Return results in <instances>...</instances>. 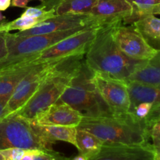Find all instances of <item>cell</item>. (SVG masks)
I'll use <instances>...</instances> for the list:
<instances>
[{"label": "cell", "mask_w": 160, "mask_h": 160, "mask_svg": "<svg viewBox=\"0 0 160 160\" xmlns=\"http://www.w3.org/2000/svg\"><path fill=\"white\" fill-rule=\"evenodd\" d=\"M70 159H71V160H88V159H86L84 156H83L82 155H81V154H79L78 156H74V157H73V158H70Z\"/></svg>", "instance_id": "cell-34"}, {"label": "cell", "mask_w": 160, "mask_h": 160, "mask_svg": "<svg viewBox=\"0 0 160 160\" xmlns=\"http://www.w3.org/2000/svg\"><path fill=\"white\" fill-rule=\"evenodd\" d=\"M56 12L54 9H49L45 3L42 2V4L36 7H28L21 14V17H31L36 19L41 22L55 17Z\"/></svg>", "instance_id": "cell-24"}, {"label": "cell", "mask_w": 160, "mask_h": 160, "mask_svg": "<svg viewBox=\"0 0 160 160\" xmlns=\"http://www.w3.org/2000/svg\"><path fill=\"white\" fill-rule=\"evenodd\" d=\"M88 160H156L151 143L139 145H106Z\"/></svg>", "instance_id": "cell-13"}, {"label": "cell", "mask_w": 160, "mask_h": 160, "mask_svg": "<svg viewBox=\"0 0 160 160\" xmlns=\"http://www.w3.org/2000/svg\"><path fill=\"white\" fill-rule=\"evenodd\" d=\"M152 107L153 105L151 103L142 102L137 105L131 112L134 114L139 120H145Z\"/></svg>", "instance_id": "cell-28"}, {"label": "cell", "mask_w": 160, "mask_h": 160, "mask_svg": "<svg viewBox=\"0 0 160 160\" xmlns=\"http://www.w3.org/2000/svg\"><path fill=\"white\" fill-rule=\"evenodd\" d=\"M5 20H6V17H5L4 15H2V13L1 11H0V23L4 21Z\"/></svg>", "instance_id": "cell-36"}, {"label": "cell", "mask_w": 160, "mask_h": 160, "mask_svg": "<svg viewBox=\"0 0 160 160\" xmlns=\"http://www.w3.org/2000/svg\"><path fill=\"white\" fill-rule=\"evenodd\" d=\"M113 35L120 51L134 60H148L157 52L147 43L134 24L117 23Z\"/></svg>", "instance_id": "cell-10"}, {"label": "cell", "mask_w": 160, "mask_h": 160, "mask_svg": "<svg viewBox=\"0 0 160 160\" xmlns=\"http://www.w3.org/2000/svg\"><path fill=\"white\" fill-rule=\"evenodd\" d=\"M149 140L155 153L156 160H160V119L148 123Z\"/></svg>", "instance_id": "cell-25"}, {"label": "cell", "mask_w": 160, "mask_h": 160, "mask_svg": "<svg viewBox=\"0 0 160 160\" xmlns=\"http://www.w3.org/2000/svg\"><path fill=\"white\" fill-rule=\"evenodd\" d=\"M131 8V15L124 21L123 24H133L140 19L147 16L159 15L160 12V0H127Z\"/></svg>", "instance_id": "cell-21"}, {"label": "cell", "mask_w": 160, "mask_h": 160, "mask_svg": "<svg viewBox=\"0 0 160 160\" xmlns=\"http://www.w3.org/2000/svg\"><path fill=\"white\" fill-rule=\"evenodd\" d=\"M31 0H11V6L19 8H26Z\"/></svg>", "instance_id": "cell-32"}, {"label": "cell", "mask_w": 160, "mask_h": 160, "mask_svg": "<svg viewBox=\"0 0 160 160\" xmlns=\"http://www.w3.org/2000/svg\"><path fill=\"white\" fill-rule=\"evenodd\" d=\"M128 81L160 86V51H157L153 57L138 67Z\"/></svg>", "instance_id": "cell-17"}, {"label": "cell", "mask_w": 160, "mask_h": 160, "mask_svg": "<svg viewBox=\"0 0 160 160\" xmlns=\"http://www.w3.org/2000/svg\"><path fill=\"white\" fill-rule=\"evenodd\" d=\"M92 81L112 113L129 112L131 99L126 81L99 72H94Z\"/></svg>", "instance_id": "cell-8"}, {"label": "cell", "mask_w": 160, "mask_h": 160, "mask_svg": "<svg viewBox=\"0 0 160 160\" xmlns=\"http://www.w3.org/2000/svg\"><path fill=\"white\" fill-rule=\"evenodd\" d=\"M82 120L81 114L67 103L57 101L33 120V123L43 126L78 127Z\"/></svg>", "instance_id": "cell-14"}, {"label": "cell", "mask_w": 160, "mask_h": 160, "mask_svg": "<svg viewBox=\"0 0 160 160\" xmlns=\"http://www.w3.org/2000/svg\"><path fill=\"white\" fill-rule=\"evenodd\" d=\"M159 15H160V12H159Z\"/></svg>", "instance_id": "cell-37"}, {"label": "cell", "mask_w": 160, "mask_h": 160, "mask_svg": "<svg viewBox=\"0 0 160 160\" xmlns=\"http://www.w3.org/2000/svg\"><path fill=\"white\" fill-rule=\"evenodd\" d=\"M98 26H90L66 38L39 53L34 62H55L66 58L85 55L96 34Z\"/></svg>", "instance_id": "cell-7"}, {"label": "cell", "mask_w": 160, "mask_h": 160, "mask_svg": "<svg viewBox=\"0 0 160 160\" xmlns=\"http://www.w3.org/2000/svg\"><path fill=\"white\" fill-rule=\"evenodd\" d=\"M56 160H71L70 158H67L66 156H63L62 154L58 152L57 156H56Z\"/></svg>", "instance_id": "cell-35"}, {"label": "cell", "mask_w": 160, "mask_h": 160, "mask_svg": "<svg viewBox=\"0 0 160 160\" xmlns=\"http://www.w3.org/2000/svg\"><path fill=\"white\" fill-rule=\"evenodd\" d=\"M27 149L9 148L0 150V160H21Z\"/></svg>", "instance_id": "cell-27"}, {"label": "cell", "mask_w": 160, "mask_h": 160, "mask_svg": "<svg viewBox=\"0 0 160 160\" xmlns=\"http://www.w3.org/2000/svg\"><path fill=\"white\" fill-rule=\"evenodd\" d=\"M8 50L6 45V33L0 32V61L7 57Z\"/></svg>", "instance_id": "cell-30"}, {"label": "cell", "mask_w": 160, "mask_h": 160, "mask_svg": "<svg viewBox=\"0 0 160 160\" xmlns=\"http://www.w3.org/2000/svg\"><path fill=\"white\" fill-rule=\"evenodd\" d=\"M11 6V0H0V11H5Z\"/></svg>", "instance_id": "cell-33"}, {"label": "cell", "mask_w": 160, "mask_h": 160, "mask_svg": "<svg viewBox=\"0 0 160 160\" xmlns=\"http://www.w3.org/2000/svg\"><path fill=\"white\" fill-rule=\"evenodd\" d=\"M115 24L98 27L86 52L84 60L94 72L127 81L147 60H134L120 51L113 35Z\"/></svg>", "instance_id": "cell-1"}, {"label": "cell", "mask_w": 160, "mask_h": 160, "mask_svg": "<svg viewBox=\"0 0 160 160\" xmlns=\"http://www.w3.org/2000/svg\"><path fill=\"white\" fill-rule=\"evenodd\" d=\"M78 128L89 131L106 145H139L149 143L148 125L131 112L109 117H82Z\"/></svg>", "instance_id": "cell-2"}, {"label": "cell", "mask_w": 160, "mask_h": 160, "mask_svg": "<svg viewBox=\"0 0 160 160\" xmlns=\"http://www.w3.org/2000/svg\"><path fill=\"white\" fill-rule=\"evenodd\" d=\"M96 26L92 23L89 15L81 14H62L56 15L38 23L31 29L15 33L19 36H31L47 34L58 31L70 30L84 26Z\"/></svg>", "instance_id": "cell-12"}, {"label": "cell", "mask_w": 160, "mask_h": 160, "mask_svg": "<svg viewBox=\"0 0 160 160\" xmlns=\"http://www.w3.org/2000/svg\"><path fill=\"white\" fill-rule=\"evenodd\" d=\"M76 143L79 154L88 159L95 156L103 145L102 142L96 136L78 127H77Z\"/></svg>", "instance_id": "cell-20"}, {"label": "cell", "mask_w": 160, "mask_h": 160, "mask_svg": "<svg viewBox=\"0 0 160 160\" xmlns=\"http://www.w3.org/2000/svg\"><path fill=\"white\" fill-rule=\"evenodd\" d=\"M40 23V21L36 19L31 17H21L9 22H2L0 23V32L9 33L14 30H18L19 31H26L31 29Z\"/></svg>", "instance_id": "cell-23"}, {"label": "cell", "mask_w": 160, "mask_h": 160, "mask_svg": "<svg viewBox=\"0 0 160 160\" xmlns=\"http://www.w3.org/2000/svg\"><path fill=\"white\" fill-rule=\"evenodd\" d=\"M132 8L127 0H97L89 14L96 26L123 23L131 15Z\"/></svg>", "instance_id": "cell-11"}, {"label": "cell", "mask_w": 160, "mask_h": 160, "mask_svg": "<svg viewBox=\"0 0 160 160\" xmlns=\"http://www.w3.org/2000/svg\"><path fill=\"white\" fill-rule=\"evenodd\" d=\"M9 148L53 150L52 145L39 135L34 123L16 114L0 121V150Z\"/></svg>", "instance_id": "cell-6"}, {"label": "cell", "mask_w": 160, "mask_h": 160, "mask_svg": "<svg viewBox=\"0 0 160 160\" xmlns=\"http://www.w3.org/2000/svg\"><path fill=\"white\" fill-rule=\"evenodd\" d=\"M126 82L131 99L129 112L139 103H151L153 106L160 104V86L150 85L131 81H127Z\"/></svg>", "instance_id": "cell-15"}, {"label": "cell", "mask_w": 160, "mask_h": 160, "mask_svg": "<svg viewBox=\"0 0 160 160\" xmlns=\"http://www.w3.org/2000/svg\"><path fill=\"white\" fill-rule=\"evenodd\" d=\"M96 2L97 0H56L54 9L56 15H89Z\"/></svg>", "instance_id": "cell-22"}, {"label": "cell", "mask_w": 160, "mask_h": 160, "mask_svg": "<svg viewBox=\"0 0 160 160\" xmlns=\"http://www.w3.org/2000/svg\"><path fill=\"white\" fill-rule=\"evenodd\" d=\"M88 27L90 26L31 36H19L16 34L6 33L8 55L6 59L0 61V70L27 62H34L41 52Z\"/></svg>", "instance_id": "cell-5"}, {"label": "cell", "mask_w": 160, "mask_h": 160, "mask_svg": "<svg viewBox=\"0 0 160 160\" xmlns=\"http://www.w3.org/2000/svg\"><path fill=\"white\" fill-rule=\"evenodd\" d=\"M34 125L39 135L51 145H53L57 141H61L71 144L75 147L77 146V127L53 126V125L43 126L35 123H34Z\"/></svg>", "instance_id": "cell-18"}, {"label": "cell", "mask_w": 160, "mask_h": 160, "mask_svg": "<svg viewBox=\"0 0 160 160\" xmlns=\"http://www.w3.org/2000/svg\"><path fill=\"white\" fill-rule=\"evenodd\" d=\"M38 64L30 62L0 70V97H9L20 80Z\"/></svg>", "instance_id": "cell-16"}, {"label": "cell", "mask_w": 160, "mask_h": 160, "mask_svg": "<svg viewBox=\"0 0 160 160\" xmlns=\"http://www.w3.org/2000/svg\"><path fill=\"white\" fill-rule=\"evenodd\" d=\"M84 56L66 58L55 64L37 92L16 115L32 121L38 115L56 103L76 74Z\"/></svg>", "instance_id": "cell-3"}, {"label": "cell", "mask_w": 160, "mask_h": 160, "mask_svg": "<svg viewBox=\"0 0 160 160\" xmlns=\"http://www.w3.org/2000/svg\"><path fill=\"white\" fill-rule=\"evenodd\" d=\"M8 97H0V121L9 117L8 110Z\"/></svg>", "instance_id": "cell-29"}, {"label": "cell", "mask_w": 160, "mask_h": 160, "mask_svg": "<svg viewBox=\"0 0 160 160\" xmlns=\"http://www.w3.org/2000/svg\"><path fill=\"white\" fill-rule=\"evenodd\" d=\"M158 119H160V104L157 105V106H154L152 108L151 111H150L149 114L145 119V120H146L147 123H149L158 120Z\"/></svg>", "instance_id": "cell-31"}, {"label": "cell", "mask_w": 160, "mask_h": 160, "mask_svg": "<svg viewBox=\"0 0 160 160\" xmlns=\"http://www.w3.org/2000/svg\"><path fill=\"white\" fill-rule=\"evenodd\" d=\"M58 152L54 150L44 151L39 149H27L21 160H56Z\"/></svg>", "instance_id": "cell-26"}, {"label": "cell", "mask_w": 160, "mask_h": 160, "mask_svg": "<svg viewBox=\"0 0 160 160\" xmlns=\"http://www.w3.org/2000/svg\"><path fill=\"white\" fill-rule=\"evenodd\" d=\"M133 24L153 49L160 51V18L147 16Z\"/></svg>", "instance_id": "cell-19"}, {"label": "cell", "mask_w": 160, "mask_h": 160, "mask_svg": "<svg viewBox=\"0 0 160 160\" xmlns=\"http://www.w3.org/2000/svg\"><path fill=\"white\" fill-rule=\"evenodd\" d=\"M60 60L38 63L20 80L8 101L9 117L17 113L28 102L37 92L55 64Z\"/></svg>", "instance_id": "cell-9"}, {"label": "cell", "mask_w": 160, "mask_h": 160, "mask_svg": "<svg viewBox=\"0 0 160 160\" xmlns=\"http://www.w3.org/2000/svg\"><path fill=\"white\" fill-rule=\"evenodd\" d=\"M93 73L85 60L83 61L58 101L68 104L82 117L97 118L113 115L92 81Z\"/></svg>", "instance_id": "cell-4"}]
</instances>
